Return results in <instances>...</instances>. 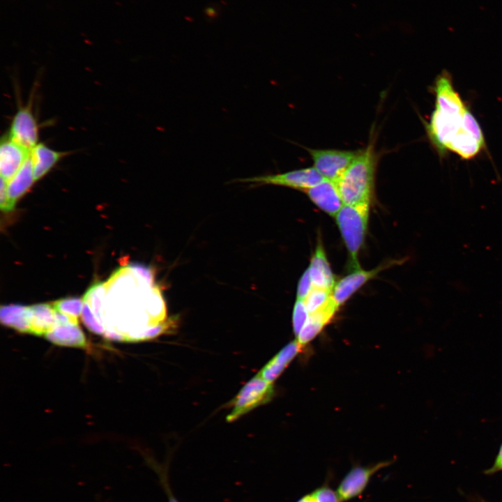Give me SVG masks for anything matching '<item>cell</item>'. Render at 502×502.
Returning <instances> with one entry per match:
<instances>
[{"label":"cell","instance_id":"cell-7","mask_svg":"<svg viewBox=\"0 0 502 502\" xmlns=\"http://www.w3.org/2000/svg\"><path fill=\"white\" fill-rule=\"evenodd\" d=\"M314 167L325 178L333 182L341 176L352 163L358 151L306 149Z\"/></svg>","mask_w":502,"mask_h":502},{"label":"cell","instance_id":"cell-20","mask_svg":"<svg viewBox=\"0 0 502 502\" xmlns=\"http://www.w3.org/2000/svg\"><path fill=\"white\" fill-rule=\"evenodd\" d=\"M26 310V306L20 305L2 306L0 311L1 322L20 332L28 333Z\"/></svg>","mask_w":502,"mask_h":502},{"label":"cell","instance_id":"cell-3","mask_svg":"<svg viewBox=\"0 0 502 502\" xmlns=\"http://www.w3.org/2000/svg\"><path fill=\"white\" fill-rule=\"evenodd\" d=\"M378 155L371 141L336 181L344 204H370L374 190Z\"/></svg>","mask_w":502,"mask_h":502},{"label":"cell","instance_id":"cell-21","mask_svg":"<svg viewBox=\"0 0 502 502\" xmlns=\"http://www.w3.org/2000/svg\"><path fill=\"white\" fill-rule=\"evenodd\" d=\"M331 301V290L316 287H313L303 300L309 314H313L324 309Z\"/></svg>","mask_w":502,"mask_h":502},{"label":"cell","instance_id":"cell-19","mask_svg":"<svg viewBox=\"0 0 502 502\" xmlns=\"http://www.w3.org/2000/svg\"><path fill=\"white\" fill-rule=\"evenodd\" d=\"M35 181L30 155L19 171L7 182V193L10 208Z\"/></svg>","mask_w":502,"mask_h":502},{"label":"cell","instance_id":"cell-9","mask_svg":"<svg viewBox=\"0 0 502 502\" xmlns=\"http://www.w3.org/2000/svg\"><path fill=\"white\" fill-rule=\"evenodd\" d=\"M8 135L29 150L38 144V126L30 104L18 108Z\"/></svg>","mask_w":502,"mask_h":502},{"label":"cell","instance_id":"cell-24","mask_svg":"<svg viewBox=\"0 0 502 502\" xmlns=\"http://www.w3.org/2000/svg\"><path fill=\"white\" fill-rule=\"evenodd\" d=\"M319 502H342L337 492L328 485H323L314 489Z\"/></svg>","mask_w":502,"mask_h":502},{"label":"cell","instance_id":"cell-17","mask_svg":"<svg viewBox=\"0 0 502 502\" xmlns=\"http://www.w3.org/2000/svg\"><path fill=\"white\" fill-rule=\"evenodd\" d=\"M301 347L296 340L289 342L263 367L259 374L273 383L301 351Z\"/></svg>","mask_w":502,"mask_h":502},{"label":"cell","instance_id":"cell-28","mask_svg":"<svg viewBox=\"0 0 502 502\" xmlns=\"http://www.w3.org/2000/svg\"><path fill=\"white\" fill-rule=\"evenodd\" d=\"M296 502H319L314 490L305 494L298 499Z\"/></svg>","mask_w":502,"mask_h":502},{"label":"cell","instance_id":"cell-10","mask_svg":"<svg viewBox=\"0 0 502 502\" xmlns=\"http://www.w3.org/2000/svg\"><path fill=\"white\" fill-rule=\"evenodd\" d=\"M395 261L381 264L372 270H363L360 268L345 275L335 282L332 289V298L340 307L347 301L359 289L369 280L373 279L379 272L386 267H390Z\"/></svg>","mask_w":502,"mask_h":502},{"label":"cell","instance_id":"cell-22","mask_svg":"<svg viewBox=\"0 0 502 502\" xmlns=\"http://www.w3.org/2000/svg\"><path fill=\"white\" fill-rule=\"evenodd\" d=\"M83 305V299L78 298L60 299L52 303L56 311L75 319L81 314Z\"/></svg>","mask_w":502,"mask_h":502},{"label":"cell","instance_id":"cell-25","mask_svg":"<svg viewBox=\"0 0 502 502\" xmlns=\"http://www.w3.org/2000/svg\"><path fill=\"white\" fill-rule=\"evenodd\" d=\"M308 269L301 276L298 283L296 299L304 300L313 288Z\"/></svg>","mask_w":502,"mask_h":502},{"label":"cell","instance_id":"cell-27","mask_svg":"<svg viewBox=\"0 0 502 502\" xmlns=\"http://www.w3.org/2000/svg\"><path fill=\"white\" fill-rule=\"evenodd\" d=\"M502 471V443L500 446L498 454L494 462L493 465L486 470L485 473L486 474H494L495 473Z\"/></svg>","mask_w":502,"mask_h":502},{"label":"cell","instance_id":"cell-8","mask_svg":"<svg viewBox=\"0 0 502 502\" xmlns=\"http://www.w3.org/2000/svg\"><path fill=\"white\" fill-rule=\"evenodd\" d=\"M390 464L391 461H383L372 465L352 467L337 488L336 492L341 501H347L360 496L366 489L372 477Z\"/></svg>","mask_w":502,"mask_h":502},{"label":"cell","instance_id":"cell-13","mask_svg":"<svg viewBox=\"0 0 502 502\" xmlns=\"http://www.w3.org/2000/svg\"><path fill=\"white\" fill-rule=\"evenodd\" d=\"M28 333L45 336L56 324V310L52 304L40 303L26 307Z\"/></svg>","mask_w":502,"mask_h":502},{"label":"cell","instance_id":"cell-5","mask_svg":"<svg viewBox=\"0 0 502 502\" xmlns=\"http://www.w3.org/2000/svg\"><path fill=\"white\" fill-rule=\"evenodd\" d=\"M274 393L273 383L264 379L259 373L248 381L231 401L232 409L227 416L232 422L254 408L268 402Z\"/></svg>","mask_w":502,"mask_h":502},{"label":"cell","instance_id":"cell-29","mask_svg":"<svg viewBox=\"0 0 502 502\" xmlns=\"http://www.w3.org/2000/svg\"><path fill=\"white\" fill-rule=\"evenodd\" d=\"M169 494V502H178L177 500L172 496L170 490H168Z\"/></svg>","mask_w":502,"mask_h":502},{"label":"cell","instance_id":"cell-11","mask_svg":"<svg viewBox=\"0 0 502 502\" xmlns=\"http://www.w3.org/2000/svg\"><path fill=\"white\" fill-rule=\"evenodd\" d=\"M31 151L5 135L0 144L1 178L10 181L28 159Z\"/></svg>","mask_w":502,"mask_h":502},{"label":"cell","instance_id":"cell-6","mask_svg":"<svg viewBox=\"0 0 502 502\" xmlns=\"http://www.w3.org/2000/svg\"><path fill=\"white\" fill-rule=\"evenodd\" d=\"M324 179V178L313 167L295 169L284 173L238 178L235 180V182L251 183V185H278L305 191Z\"/></svg>","mask_w":502,"mask_h":502},{"label":"cell","instance_id":"cell-16","mask_svg":"<svg viewBox=\"0 0 502 502\" xmlns=\"http://www.w3.org/2000/svg\"><path fill=\"white\" fill-rule=\"evenodd\" d=\"M338 307L333 298L330 303L324 309L310 314L308 319L299 333L296 336V340L304 346L313 340L333 317Z\"/></svg>","mask_w":502,"mask_h":502},{"label":"cell","instance_id":"cell-2","mask_svg":"<svg viewBox=\"0 0 502 502\" xmlns=\"http://www.w3.org/2000/svg\"><path fill=\"white\" fill-rule=\"evenodd\" d=\"M434 91L435 109L426 125L429 140L440 154L451 151L463 159L474 158L485 147L483 133L447 73L436 79Z\"/></svg>","mask_w":502,"mask_h":502},{"label":"cell","instance_id":"cell-18","mask_svg":"<svg viewBox=\"0 0 502 502\" xmlns=\"http://www.w3.org/2000/svg\"><path fill=\"white\" fill-rule=\"evenodd\" d=\"M52 343L66 347L84 348L86 347L85 336L78 324H57L45 336Z\"/></svg>","mask_w":502,"mask_h":502},{"label":"cell","instance_id":"cell-23","mask_svg":"<svg viewBox=\"0 0 502 502\" xmlns=\"http://www.w3.org/2000/svg\"><path fill=\"white\" fill-rule=\"evenodd\" d=\"M309 312L303 300L296 299L292 315V325L295 335L301 330L309 317Z\"/></svg>","mask_w":502,"mask_h":502},{"label":"cell","instance_id":"cell-4","mask_svg":"<svg viewBox=\"0 0 502 502\" xmlns=\"http://www.w3.org/2000/svg\"><path fill=\"white\" fill-rule=\"evenodd\" d=\"M369 211L370 204H344L335 216L354 269L360 268L358 257L367 234Z\"/></svg>","mask_w":502,"mask_h":502},{"label":"cell","instance_id":"cell-26","mask_svg":"<svg viewBox=\"0 0 502 502\" xmlns=\"http://www.w3.org/2000/svg\"><path fill=\"white\" fill-rule=\"evenodd\" d=\"M0 206L3 211L8 212L12 210L10 206L8 193H7V182L1 178L0 188Z\"/></svg>","mask_w":502,"mask_h":502},{"label":"cell","instance_id":"cell-1","mask_svg":"<svg viewBox=\"0 0 502 502\" xmlns=\"http://www.w3.org/2000/svg\"><path fill=\"white\" fill-rule=\"evenodd\" d=\"M119 270L109 280L107 287L112 294V303L105 305L100 324L103 335L112 340L135 341L156 337L175 324L173 319L165 320L166 307L157 287H152L150 270L129 267Z\"/></svg>","mask_w":502,"mask_h":502},{"label":"cell","instance_id":"cell-12","mask_svg":"<svg viewBox=\"0 0 502 502\" xmlns=\"http://www.w3.org/2000/svg\"><path fill=\"white\" fill-rule=\"evenodd\" d=\"M310 199L321 210L335 217L344 205L335 182L324 179L304 191Z\"/></svg>","mask_w":502,"mask_h":502},{"label":"cell","instance_id":"cell-15","mask_svg":"<svg viewBox=\"0 0 502 502\" xmlns=\"http://www.w3.org/2000/svg\"><path fill=\"white\" fill-rule=\"evenodd\" d=\"M67 154L66 152L54 150L43 143L36 145L30 153L35 181L47 174Z\"/></svg>","mask_w":502,"mask_h":502},{"label":"cell","instance_id":"cell-14","mask_svg":"<svg viewBox=\"0 0 502 502\" xmlns=\"http://www.w3.org/2000/svg\"><path fill=\"white\" fill-rule=\"evenodd\" d=\"M307 269L314 287L332 291L336 282L335 277L320 241L317 245Z\"/></svg>","mask_w":502,"mask_h":502}]
</instances>
